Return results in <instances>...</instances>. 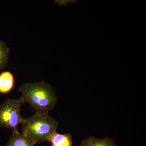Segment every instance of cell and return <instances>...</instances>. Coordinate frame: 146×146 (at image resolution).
I'll return each mask as SVG.
<instances>
[{
	"label": "cell",
	"instance_id": "6da1fadb",
	"mask_svg": "<svg viewBox=\"0 0 146 146\" xmlns=\"http://www.w3.org/2000/svg\"><path fill=\"white\" fill-rule=\"evenodd\" d=\"M24 102L29 104L36 112L48 113L58 101V98L52 87L44 81L29 82L18 88Z\"/></svg>",
	"mask_w": 146,
	"mask_h": 146
},
{
	"label": "cell",
	"instance_id": "7a4b0ae2",
	"mask_svg": "<svg viewBox=\"0 0 146 146\" xmlns=\"http://www.w3.org/2000/svg\"><path fill=\"white\" fill-rule=\"evenodd\" d=\"M22 124V133L35 144L48 142L50 135L56 131L59 123L48 113L36 112L24 119Z\"/></svg>",
	"mask_w": 146,
	"mask_h": 146
},
{
	"label": "cell",
	"instance_id": "3957f363",
	"mask_svg": "<svg viewBox=\"0 0 146 146\" xmlns=\"http://www.w3.org/2000/svg\"><path fill=\"white\" fill-rule=\"evenodd\" d=\"M22 98L6 99L0 106V127L18 130V127L24 120L21 114V106L24 103Z\"/></svg>",
	"mask_w": 146,
	"mask_h": 146
},
{
	"label": "cell",
	"instance_id": "277c9868",
	"mask_svg": "<svg viewBox=\"0 0 146 146\" xmlns=\"http://www.w3.org/2000/svg\"><path fill=\"white\" fill-rule=\"evenodd\" d=\"M15 85V78L12 73L9 71L0 73V94H9L14 89Z\"/></svg>",
	"mask_w": 146,
	"mask_h": 146
},
{
	"label": "cell",
	"instance_id": "5b68a950",
	"mask_svg": "<svg viewBox=\"0 0 146 146\" xmlns=\"http://www.w3.org/2000/svg\"><path fill=\"white\" fill-rule=\"evenodd\" d=\"M35 145L34 142L23 133L18 130H13L6 146H34Z\"/></svg>",
	"mask_w": 146,
	"mask_h": 146
},
{
	"label": "cell",
	"instance_id": "8992f818",
	"mask_svg": "<svg viewBox=\"0 0 146 146\" xmlns=\"http://www.w3.org/2000/svg\"><path fill=\"white\" fill-rule=\"evenodd\" d=\"M48 142L51 143V146H73L70 133L61 134L54 131L50 135Z\"/></svg>",
	"mask_w": 146,
	"mask_h": 146
},
{
	"label": "cell",
	"instance_id": "52a82bcc",
	"mask_svg": "<svg viewBox=\"0 0 146 146\" xmlns=\"http://www.w3.org/2000/svg\"><path fill=\"white\" fill-rule=\"evenodd\" d=\"M80 146H117L114 141L109 137L99 139L90 136L82 142Z\"/></svg>",
	"mask_w": 146,
	"mask_h": 146
},
{
	"label": "cell",
	"instance_id": "ba28073f",
	"mask_svg": "<svg viewBox=\"0 0 146 146\" xmlns=\"http://www.w3.org/2000/svg\"><path fill=\"white\" fill-rule=\"evenodd\" d=\"M9 52L8 47L0 40V71L5 68L8 63Z\"/></svg>",
	"mask_w": 146,
	"mask_h": 146
}]
</instances>
